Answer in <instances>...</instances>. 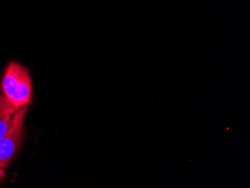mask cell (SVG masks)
<instances>
[{"label":"cell","mask_w":250,"mask_h":188,"mask_svg":"<svg viewBox=\"0 0 250 188\" xmlns=\"http://www.w3.org/2000/svg\"><path fill=\"white\" fill-rule=\"evenodd\" d=\"M2 95L17 109L30 104L32 84L29 71L24 66L11 62L7 65L1 83Z\"/></svg>","instance_id":"6da1fadb"},{"label":"cell","mask_w":250,"mask_h":188,"mask_svg":"<svg viewBox=\"0 0 250 188\" xmlns=\"http://www.w3.org/2000/svg\"><path fill=\"white\" fill-rule=\"evenodd\" d=\"M5 175H6V172H5V169L0 167V183L3 180Z\"/></svg>","instance_id":"277c9868"},{"label":"cell","mask_w":250,"mask_h":188,"mask_svg":"<svg viewBox=\"0 0 250 188\" xmlns=\"http://www.w3.org/2000/svg\"><path fill=\"white\" fill-rule=\"evenodd\" d=\"M18 109L7 100L2 93H0V140L8 131Z\"/></svg>","instance_id":"3957f363"},{"label":"cell","mask_w":250,"mask_h":188,"mask_svg":"<svg viewBox=\"0 0 250 188\" xmlns=\"http://www.w3.org/2000/svg\"><path fill=\"white\" fill-rule=\"evenodd\" d=\"M26 106L17 110L5 135L0 140V167L7 169L16 156L24 138Z\"/></svg>","instance_id":"7a4b0ae2"}]
</instances>
